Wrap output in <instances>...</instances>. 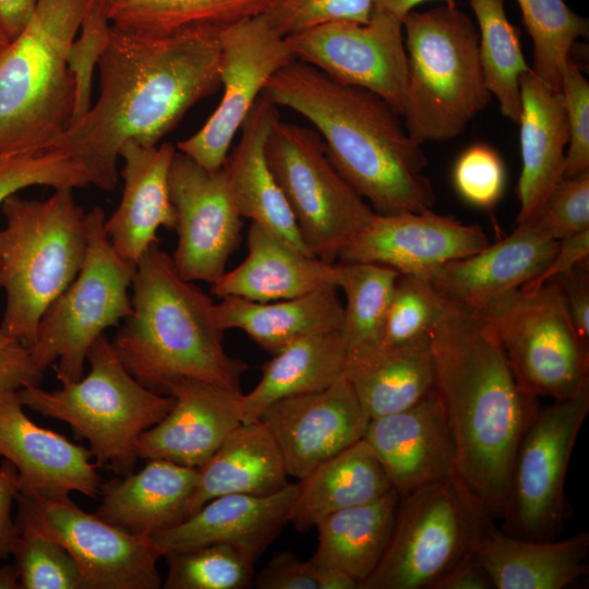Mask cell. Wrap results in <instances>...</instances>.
I'll list each match as a JSON object with an SVG mask.
<instances>
[{"label": "cell", "mask_w": 589, "mask_h": 589, "mask_svg": "<svg viewBox=\"0 0 589 589\" xmlns=\"http://www.w3.org/2000/svg\"><path fill=\"white\" fill-rule=\"evenodd\" d=\"M220 27L149 35L111 25L97 65L98 98L48 149L68 154L91 184L113 191L127 141L157 145L192 106L220 86Z\"/></svg>", "instance_id": "1"}, {"label": "cell", "mask_w": 589, "mask_h": 589, "mask_svg": "<svg viewBox=\"0 0 589 589\" xmlns=\"http://www.w3.org/2000/svg\"><path fill=\"white\" fill-rule=\"evenodd\" d=\"M429 337L435 392L455 445V478L490 518H502L538 398L518 383L480 310L447 301Z\"/></svg>", "instance_id": "2"}, {"label": "cell", "mask_w": 589, "mask_h": 589, "mask_svg": "<svg viewBox=\"0 0 589 589\" xmlns=\"http://www.w3.org/2000/svg\"><path fill=\"white\" fill-rule=\"evenodd\" d=\"M262 96L304 117L320 134L342 178L376 214L422 212L435 205L422 172L428 158L401 115L366 89L344 85L292 60L276 72Z\"/></svg>", "instance_id": "3"}, {"label": "cell", "mask_w": 589, "mask_h": 589, "mask_svg": "<svg viewBox=\"0 0 589 589\" xmlns=\"http://www.w3.org/2000/svg\"><path fill=\"white\" fill-rule=\"evenodd\" d=\"M131 314L116 332L112 347L125 369L144 386L168 394L176 381L194 378L241 392L249 365L227 353L215 302L183 279L172 257L153 244L136 264Z\"/></svg>", "instance_id": "4"}, {"label": "cell", "mask_w": 589, "mask_h": 589, "mask_svg": "<svg viewBox=\"0 0 589 589\" xmlns=\"http://www.w3.org/2000/svg\"><path fill=\"white\" fill-rule=\"evenodd\" d=\"M94 0H38L0 50V156L46 151L70 125L74 83L69 48Z\"/></svg>", "instance_id": "5"}, {"label": "cell", "mask_w": 589, "mask_h": 589, "mask_svg": "<svg viewBox=\"0 0 589 589\" xmlns=\"http://www.w3.org/2000/svg\"><path fill=\"white\" fill-rule=\"evenodd\" d=\"M0 288L5 308L0 328L28 348L50 303L72 283L87 249L86 213L71 189L44 200L17 194L1 205Z\"/></svg>", "instance_id": "6"}, {"label": "cell", "mask_w": 589, "mask_h": 589, "mask_svg": "<svg viewBox=\"0 0 589 589\" xmlns=\"http://www.w3.org/2000/svg\"><path fill=\"white\" fill-rule=\"evenodd\" d=\"M407 88L401 118L419 144L458 136L491 101L473 20L444 3L402 20Z\"/></svg>", "instance_id": "7"}, {"label": "cell", "mask_w": 589, "mask_h": 589, "mask_svg": "<svg viewBox=\"0 0 589 589\" xmlns=\"http://www.w3.org/2000/svg\"><path fill=\"white\" fill-rule=\"evenodd\" d=\"M86 362L89 371L79 381L61 382L55 390L28 386L19 397L25 408L68 423L88 442L97 466L125 476L134 471L137 437L169 412L173 397L141 384L105 333L91 346Z\"/></svg>", "instance_id": "8"}, {"label": "cell", "mask_w": 589, "mask_h": 589, "mask_svg": "<svg viewBox=\"0 0 589 589\" xmlns=\"http://www.w3.org/2000/svg\"><path fill=\"white\" fill-rule=\"evenodd\" d=\"M105 212L86 213L87 249L80 272L44 312L29 347L45 372L52 366L59 382L84 375L93 342L108 327L131 314V284L135 265L121 259L104 229Z\"/></svg>", "instance_id": "9"}, {"label": "cell", "mask_w": 589, "mask_h": 589, "mask_svg": "<svg viewBox=\"0 0 589 589\" xmlns=\"http://www.w3.org/2000/svg\"><path fill=\"white\" fill-rule=\"evenodd\" d=\"M491 521L455 477L400 496L388 545L359 589H433Z\"/></svg>", "instance_id": "10"}, {"label": "cell", "mask_w": 589, "mask_h": 589, "mask_svg": "<svg viewBox=\"0 0 589 589\" xmlns=\"http://www.w3.org/2000/svg\"><path fill=\"white\" fill-rule=\"evenodd\" d=\"M265 156L308 252L335 263L375 212L337 171L314 129L278 117L267 136Z\"/></svg>", "instance_id": "11"}, {"label": "cell", "mask_w": 589, "mask_h": 589, "mask_svg": "<svg viewBox=\"0 0 589 589\" xmlns=\"http://www.w3.org/2000/svg\"><path fill=\"white\" fill-rule=\"evenodd\" d=\"M478 310L531 396L564 399L589 383V347L578 337L555 280L533 290H509Z\"/></svg>", "instance_id": "12"}, {"label": "cell", "mask_w": 589, "mask_h": 589, "mask_svg": "<svg viewBox=\"0 0 589 589\" xmlns=\"http://www.w3.org/2000/svg\"><path fill=\"white\" fill-rule=\"evenodd\" d=\"M589 413V383L575 396L538 407L516 452L503 531L529 540H553L566 510L565 478Z\"/></svg>", "instance_id": "13"}, {"label": "cell", "mask_w": 589, "mask_h": 589, "mask_svg": "<svg viewBox=\"0 0 589 589\" xmlns=\"http://www.w3.org/2000/svg\"><path fill=\"white\" fill-rule=\"evenodd\" d=\"M15 522L61 544L75 561L85 589H158L163 557L148 534L125 531L82 509L69 496L19 492Z\"/></svg>", "instance_id": "14"}, {"label": "cell", "mask_w": 589, "mask_h": 589, "mask_svg": "<svg viewBox=\"0 0 589 589\" xmlns=\"http://www.w3.org/2000/svg\"><path fill=\"white\" fill-rule=\"evenodd\" d=\"M220 39V101L203 127L177 151L207 170L221 168L237 132L281 68L294 60L286 41L263 14L224 25Z\"/></svg>", "instance_id": "15"}, {"label": "cell", "mask_w": 589, "mask_h": 589, "mask_svg": "<svg viewBox=\"0 0 589 589\" xmlns=\"http://www.w3.org/2000/svg\"><path fill=\"white\" fill-rule=\"evenodd\" d=\"M296 60L372 92L401 115L408 77L402 23L374 10L366 23L333 22L285 37Z\"/></svg>", "instance_id": "16"}, {"label": "cell", "mask_w": 589, "mask_h": 589, "mask_svg": "<svg viewBox=\"0 0 589 589\" xmlns=\"http://www.w3.org/2000/svg\"><path fill=\"white\" fill-rule=\"evenodd\" d=\"M178 240L173 264L188 281L211 285L226 272L238 248L242 217L230 193L224 167L207 170L176 151L169 171Z\"/></svg>", "instance_id": "17"}, {"label": "cell", "mask_w": 589, "mask_h": 589, "mask_svg": "<svg viewBox=\"0 0 589 589\" xmlns=\"http://www.w3.org/2000/svg\"><path fill=\"white\" fill-rule=\"evenodd\" d=\"M257 420L277 443L288 476L299 481L362 440L370 418L344 375L325 389L273 402Z\"/></svg>", "instance_id": "18"}, {"label": "cell", "mask_w": 589, "mask_h": 589, "mask_svg": "<svg viewBox=\"0 0 589 589\" xmlns=\"http://www.w3.org/2000/svg\"><path fill=\"white\" fill-rule=\"evenodd\" d=\"M489 238L478 224L426 209L373 216L341 250L340 262L376 263L399 274L426 277L438 266L470 256Z\"/></svg>", "instance_id": "19"}, {"label": "cell", "mask_w": 589, "mask_h": 589, "mask_svg": "<svg viewBox=\"0 0 589 589\" xmlns=\"http://www.w3.org/2000/svg\"><path fill=\"white\" fill-rule=\"evenodd\" d=\"M17 392L0 394V457L16 469L21 492L50 497L99 495L101 478L91 449L29 419Z\"/></svg>", "instance_id": "20"}, {"label": "cell", "mask_w": 589, "mask_h": 589, "mask_svg": "<svg viewBox=\"0 0 589 589\" xmlns=\"http://www.w3.org/2000/svg\"><path fill=\"white\" fill-rule=\"evenodd\" d=\"M168 394L173 397L171 409L140 434L135 442L136 456L200 468L242 423V393L181 378L171 384Z\"/></svg>", "instance_id": "21"}, {"label": "cell", "mask_w": 589, "mask_h": 589, "mask_svg": "<svg viewBox=\"0 0 589 589\" xmlns=\"http://www.w3.org/2000/svg\"><path fill=\"white\" fill-rule=\"evenodd\" d=\"M363 440L400 496L455 477V445L435 390L411 408L370 419Z\"/></svg>", "instance_id": "22"}, {"label": "cell", "mask_w": 589, "mask_h": 589, "mask_svg": "<svg viewBox=\"0 0 589 589\" xmlns=\"http://www.w3.org/2000/svg\"><path fill=\"white\" fill-rule=\"evenodd\" d=\"M176 151L168 142L144 146L127 141L120 148L122 196L104 229L116 253L135 266L158 243V228L175 229L169 171Z\"/></svg>", "instance_id": "23"}, {"label": "cell", "mask_w": 589, "mask_h": 589, "mask_svg": "<svg viewBox=\"0 0 589 589\" xmlns=\"http://www.w3.org/2000/svg\"><path fill=\"white\" fill-rule=\"evenodd\" d=\"M516 225L504 239L447 262L425 278L447 301L474 309L522 287L548 266L558 241L545 237L528 220Z\"/></svg>", "instance_id": "24"}, {"label": "cell", "mask_w": 589, "mask_h": 589, "mask_svg": "<svg viewBox=\"0 0 589 589\" xmlns=\"http://www.w3.org/2000/svg\"><path fill=\"white\" fill-rule=\"evenodd\" d=\"M296 493L297 483H289L269 495H220L206 502L178 525L151 537L163 556L170 552L225 543L257 560L289 522Z\"/></svg>", "instance_id": "25"}, {"label": "cell", "mask_w": 589, "mask_h": 589, "mask_svg": "<svg viewBox=\"0 0 589 589\" xmlns=\"http://www.w3.org/2000/svg\"><path fill=\"white\" fill-rule=\"evenodd\" d=\"M247 247L244 261L212 284V293L269 302L326 287L337 288V263L324 262L299 250L260 224H250Z\"/></svg>", "instance_id": "26"}, {"label": "cell", "mask_w": 589, "mask_h": 589, "mask_svg": "<svg viewBox=\"0 0 589 589\" xmlns=\"http://www.w3.org/2000/svg\"><path fill=\"white\" fill-rule=\"evenodd\" d=\"M519 143L521 170L516 187V224L529 219L563 178L568 130L561 91L530 68L520 77Z\"/></svg>", "instance_id": "27"}, {"label": "cell", "mask_w": 589, "mask_h": 589, "mask_svg": "<svg viewBox=\"0 0 589 589\" xmlns=\"http://www.w3.org/2000/svg\"><path fill=\"white\" fill-rule=\"evenodd\" d=\"M197 468L147 459L140 471L101 483L96 514L132 533L153 536L187 518Z\"/></svg>", "instance_id": "28"}, {"label": "cell", "mask_w": 589, "mask_h": 589, "mask_svg": "<svg viewBox=\"0 0 589 589\" xmlns=\"http://www.w3.org/2000/svg\"><path fill=\"white\" fill-rule=\"evenodd\" d=\"M473 552L495 589H563L588 572L589 534L529 540L491 521Z\"/></svg>", "instance_id": "29"}, {"label": "cell", "mask_w": 589, "mask_h": 589, "mask_svg": "<svg viewBox=\"0 0 589 589\" xmlns=\"http://www.w3.org/2000/svg\"><path fill=\"white\" fill-rule=\"evenodd\" d=\"M278 117V107L261 95L241 127L238 144L223 167L241 217L277 232L310 254L265 156L267 136Z\"/></svg>", "instance_id": "30"}, {"label": "cell", "mask_w": 589, "mask_h": 589, "mask_svg": "<svg viewBox=\"0 0 589 589\" xmlns=\"http://www.w3.org/2000/svg\"><path fill=\"white\" fill-rule=\"evenodd\" d=\"M197 470L187 517L220 495H269L290 483L279 447L259 420L240 423Z\"/></svg>", "instance_id": "31"}, {"label": "cell", "mask_w": 589, "mask_h": 589, "mask_svg": "<svg viewBox=\"0 0 589 589\" xmlns=\"http://www.w3.org/2000/svg\"><path fill=\"white\" fill-rule=\"evenodd\" d=\"M344 304L337 288L269 302L224 297L215 303L214 317L223 330H243L262 349L275 353L312 334L340 330Z\"/></svg>", "instance_id": "32"}, {"label": "cell", "mask_w": 589, "mask_h": 589, "mask_svg": "<svg viewBox=\"0 0 589 589\" xmlns=\"http://www.w3.org/2000/svg\"><path fill=\"white\" fill-rule=\"evenodd\" d=\"M345 376L370 419L411 408L435 390L430 337L348 358Z\"/></svg>", "instance_id": "33"}, {"label": "cell", "mask_w": 589, "mask_h": 589, "mask_svg": "<svg viewBox=\"0 0 589 589\" xmlns=\"http://www.w3.org/2000/svg\"><path fill=\"white\" fill-rule=\"evenodd\" d=\"M390 489L384 468L362 438L297 482L289 522L304 532L325 516L376 500Z\"/></svg>", "instance_id": "34"}, {"label": "cell", "mask_w": 589, "mask_h": 589, "mask_svg": "<svg viewBox=\"0 0 589 589\" xmlns=\"http://www.w3.org/2000/svg\"><path fill=\"white\" fill-rule=\"evenodd\" d=\"M347 349L340 330L302 337L274 353L262 377L241 394L242 422L257 421L273 402L325 389L345 375Z\"/></svg>", "instance_id": "35"}, {"label": "cell", "mask_w": 589, "mask_h": 589, "mask_svg": "<svg viewBox=\"0 0 589 589\" xmlns=\"http://www.w3.org/2000/svg\"><path fill=\"white\" fill-rule=\"evenodd\" d=\"M399 500L390 489L376 500L325 516L315 526L317 548L311 558L346 570L360 586L388 545Z\"/></svg>", "instance_id": "36"}, {"label": "cell", "mask_w": 589, "mask_h": 589, "mask_svg": "<svg viewBox=\"0 0 589 589\" xmlns=\"http://www.w3.org/2000/svg\"><path fill=\"white\" fill-rule=\"evenodd\" d=\"M273 0H94L117 28L165 35L187 27L224 26L263 14Z\"/></svg>", "instance_id": "37"}, {"label": "cell", "mask_w": 589, "mask_h": 589, "mask_svg": "<svg viewBox=\"0 0 589 589\" xmlns=\"http://www.w3.org/2000/svg\"><path fill=\"white\" fill-rule=\"evenodd\" d=\"M337 268V288L346 298L340 334L348 359L381 347L385 317L399 273L382 264L364 262L339 261Z\"/></svg>", "instance_id": "38"}, {"label": "cell", "mask_w": 589, "mask_h": 589, "mask_svg": "<svg viewBox=\"0 0 589 589\" xmlns=\"http://www.w3.org/2000/svg\"><path fill=\"white\" fill-rule=\"evenodd\" d=\"M478 23L479 57L486 88L501 113L514 123L520 115V77L530 70L519 34L508 21L504 0H468Z\"/></svg>", "instance_id": "39"}, {"label": "cell", "mask_w": 589, "mask_h": 589, "mask_svg": "<svg viewBox=\"0 0 589 589\" xmlns=\"http://www.w3.org/2000/svg\"><path fill=\"white\" fill-rule=\"evenodd\" d=\"M532 43L531 70L561 91L562 71L579 37L588 35V20L564 0H516Z\"/></svg>", "instance_id": "40"}, {"label": "cell", "mask_w": 589, "mask_h": 589, "mask_svg": "<svg viewBox=\"0 0 589 589\" xmlns=\"http://www.w3.org/2000/svg\"><path fill=\"white\" fill-rule=\"evenodd\" d=\"M165 589H245L253 585L255 558L225 543L165 554Z\"/></svg>", "instance_id": "41"}, {"label": "cell", "mask_w": 589, "mask_h": 589, "mask_svg": "<svg viewBox=\"0 0 589 589\" xmlns=\"http://www.w3.org/2000/svg\"><path fill=\"white\" fill-rule=\"evenodd\" d=\"M447 300L419 275L399 274L385 317L382 347H398L429 336Z\"/></svg>", "instance_id": "42"}, {"label": "cell", "mask_w": 589, "mask_h": 589, "mask_svg": "<svg viewBox=\"0 0 589 589\" xmlns=\"http://www.w3.org/2000/svg\"><path fill=\"white\" fill-rule=\"evenodd\" d=\"M17 530L11 556L20 589H85L79 566L61 544L31 527Z\"/></svg>", "instance_id": "43"}, {"label": "cell", "mask_w": 589, "mask_h": 589, "mask_svg": "<svg viewBox=\"0 0 589 589\" xmlns=\"http://www.w3.org/2000/svg\"><path fill=\"white\" fill-rule=\"evenodd\" d=\"M85 189V169L68 154L53 151L22 152L0 156V206L11 195L33 187Z\"/></svg>", "instance_id": "44"}, {"label": "cell", "mask_w": 589, "mask_h": 589, "mask_svg": "<svg viewBox=\"0 0 589 589\" xmlns=\"http://www.w3.org/2000/svg\"><path fill=\"white\" fill-rule=\"evenodd\" d=\"M373 11L374 0H273L263 15L288 37L333 22L366 23Z\"/></svg>", "instance_id": "45"}, {"label": "cell", "mask_w": 589, "mask_h": 589, "mask_svg": "<svg viewBox=\"0 0 589 589\" xmlns=\"http://www.w3.org/2000/svg\"><path fill=\"white\" fill-rule=\"evenodd\" d=\"M527 220L556 241L589 230V171L562 178Z\"/></svg>", "instance_id": "46"}, {"label": "cell", "mask_w": 589, "mask_h": 589, "mask_svg": "<svg viewBox=\"0 0 589 589\" xmlns=\"http://www.w3.org/2000/svg\"><path fill=\"white\" fill-rule=\"evenodd\" d=\"M110 27V22L93 1L67 56V65L74 83L70 125L80 120L92 106L93 75L107 45Z\"/></svg>", "instance_id": "47"}, {"label": "cell", "mask_w": 589, "mask_h": 589, "mask_svg": "<svg viewBox=\"0 0 589 589\" xmlns=\"http://www.w3.org/2000/svg\"><path fill=\"white\" fill-rule=\"evenodd\" d=\"M453 182L457 193L467 203L479 208H492L505 190L504 163L490 145H470L455 163Z\"/></svg>", "instance_id": "48"}, {"label": "cell", "mask_w": 589, "mask_h": 589, "mask_svg": "<svg viewBox=\"0 0 589 589\" xmlns=\"http://www.w3.org/2000/svg\"><path fill=\"white\" fill-rule=\"evenodd\" d=\"M568 144L563 178L589 171V82L570 59L561 75Z\"/></svg>", "instance_id": "49"}, {"label": "cell", "mask_w": 589, "mask_h": 589, "mask_svg": "<svg viewBox=\"0 0 589 589\" xmlns=\"http://www.w3.org/2000/svg\"><path fill=\"white\" fill-rule=\"evenodd\" d=\"M44 373L29 348L0 328V394L40 385Z\"/></svg>", "instance_id": "50"}, {"label": "cell", "mask_w": 589, "mask_h": 589, "mask_svg": "<svg viewBox=\"0 0 589 589\" xmlns=\"http://www.w3.org/2000/svg\"><path fill=\"white\" fill-rule=\"evenodd\" d=\"M257 589H317L310 561H302L292 552L275 554L254 576Z\"/></svg>", "instance_id": "51"}, {"label": "cell", "mask_w": 589, "mask_h": 589, "mask_svg": "<svg viewBox=\"0 0 589 589\" xmlns=\"http://www.w3.org/2000/svg\"><path fill=\"white\" fill-rule=\"evenodd\" d=\"M579 267L553 280L561 289L567 313L578 337L589 347V283L588 274L579 271Z\"/></svg>", "instance_id": "52"}, {"label": "cell", "mask_w": 589, "mask_h": 589, "mask_svg": "<svg viewBox=\"0 0 589 589\" xmlns=\"http://www.w3.org/2000/svg\"><path fill=\"white\" fill-rule=\"evenodd\" d=\"M589 255V230L578 232L558 241V248L548 266L533 279L520 287L522 290H533L549 280L584 266Z\"/></svg>", "instance_id": "53"}, {"label": "cell", "mask_w": 589, "mask_h": 589, "mask_svg": "<svg viewBox=\"0 0 589 589\" xmlns=\"http://www.w3.org/2000/svg\"><path fill=\"white\" fill-rule=\"evenodd\" d=\"M21 490L14 466L0 458V560L11 556L19 530L13 516V505Z\"/></svg>", "instance_id": "54"}, {"label": "cell", "mask_w": 589, "mask_h": 589, "mask_svg": "<svg viewBox=\"0 0 589 589\" xmlns=\"http://www.w3.org/2000/svg\"><path fill=\"white\" fill-rule=\"evenodd\" d=\"M433 589H493V584L472 552L452 567Z\"/></svg>", "instance_id": "55"}, {"label": "cell", "mask_w": 589, "mask_h": 589, "mask_svg": "<svg viewBox=\"0 0 589 589\" xmlns=\"http://www.w3.org/2000/svg\"><path fill=\"white\" fill-rule=\"evenodd\" d=\"M38 0H0V23L10 40L19 35L31 20Z\"/></svg>", "instance_id": "56"}, {"label": "cell", "mask_w": 589, "mask_h": 589, "mask_svg": "<svg viewBox=\"0 0 589 589\" xmlns=\"http://www.w3.org/2000/svg\"><path fill=\"white\" fill-rule=\"evenodd\" d=\"M317 589H359V581L346 570L326 563L309 560Z\"/></svg>", "instance_id": "57"}, {"label": "cell", "mask_w": 589, "mask_h": 589, "mask_svg": "<svg viewBox=\"0 0 589 589\" xmlns=\"http://www.w3.org/2000/svg\"><path fill=\"white\" fill-rule=\"evenodd\" d=\"M428 0H374V10L386 13L402 23L406 15ZM445 3H454L455 0H443Z\"/></svg>", "instance_id": "58"}, {"label": "cell", "mask_w": 589, "mask_h": 589, "mask_svg": "<svg viewBox=\"0 0 589 589\" xmlns=\"http://www.w3.org/2000/svg\"><path fill=\"white\" fill-rule=\"evenodd\" d=\"M0 589H20V576L14 563L0 566Z\"/></svg>", "instance_id": "59"}, {"label": "cell", "mask_w": 589, "mask_h": 589, "mask_svg": "<svg viewBox=\"0 0 589 589\" xmlns=\"http://www.w3.org/2000/svg\"><path fill=\"white\" fill-rule=\"evenodd\" d=\"M10 41V38L0 23V50Z\"/></svg>", "instance_id": "60"}]
</instances>
